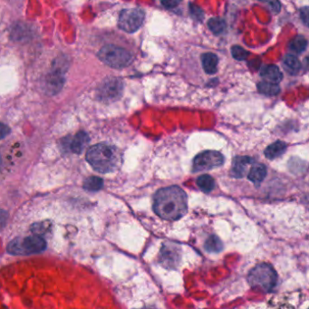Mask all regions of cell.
<instances>
[{
    "label": "cell",
    "mask_w": 309,
    "mask_h": 309,
    "mask_svg": "<svg viewBox=\"0 0 309 309\" xmlns=\"http://www.w3.org/2000/svg\"><path fill=\"white\" fill-rule=\"evenodd\" d=\"M47 249V242L42 237L28 236L26 238H16L8 243V253L12 256H29L42 253Z\"/></svg>",
    "instance_id": "4"
},
{
    "label": "cell",
    "mask_w": 309,
    "mask_h": 309,
    "mask_svg": "<svg viewBox=\"0 0 309 309\" xmlns=\"http://www.w3.org/2000/svg\"><path fill=\"white\" fill-rule=\"evenodd\" d=\"M52 224L50 222H36L34 224H32L31 230L32 233L35 236L42 237L43 235L48 233V231L51 229Z\"/></svg>",
    "instance_id": "23"
},
{
    "label": "cell",
    "mask_w": 309,
    "mask_h": 309,
    "mask_svg": "<svg viewBox=\"0 0 309 309\" xmlns=\"http://www.w3.org/2000/svg\"><path fill=\"white\" fill-rule=\"evenodd\" d=\"M144 11L141 8L123 9L119 16V28L127 33H135L143 26Z\"/></svg>",
    "instance_id": "6"
},
{
    "label": "cell",
    "mask_w": 309,
    "mask_h": 309,
    "mask_svg": "<svg viewBox=\"0 0 309 309\" xmlns=\"http://www.w3.org/2000/svg\"><path fill=\"white\" fill-rule=\"evenodd\" d=\"M260 76H261L263 79L265 80L264 82L275 83V84L280 83L282 79H283V75H282L281 72L279 70V68L275 64L266 65V67L262 68Z\"/></svg>",
    "instance_id": "11"
},
{
    "label": "cell",
    "mask_w": 309,
    "mask_h": 309,
    "mask_svg": "<svg viewBox=\"0 0 309 309\" xmlns=\"http://www.w3.org/2000/svg\"><path fill=\"white\" fill-rule=\"evenodd\" d=\"M179 3H180L179 1H168V0L162 1V4L166 8H174L177 5H179Z\"/></svg>",
    "instance_id": "29"
},
{
    "label": "cell",
    "mask_w": 309,
    "mask_h": 309,
    "mask_svg": "<svg viewBox=\"0 0 309 309\" xmlns=\"http://www.w3.org/2000/svg\"><path fill=\"white\" fill-rule=\"evenodd\" d=\"M223 163L224 157L220 152L215 151H203L197 155L193 160L192 171L200 172L213 170L215 168L222 166Z\"/></svg>",
    "instance_id": "7"
},
{
    "label": "cell",
    "mask_w": 309,
    "mask_h": 309,
    "mask_svg": "<svg viewBox=\"0 0 309 309\" xmlns=\"http://www.w3.org/2000/svg\"><path fill=\"white\" fill-rule=\"evenodd\" d=\"M88 143H89V136L84 131H80L74 137L70 144V148L75 153L78 154L83 151V149L87 145Z\"/></svg>",
    "instance_id": "14"
},
{
    "label": "cell",
    "mask_w": 309,
    "mask_h": 309,
    "mask_svg": "<svg viewBox=\"0 0 309 309\" xmlns=\"http://www.w3.org/2000/svg\"><path fill=\"white\" fill-rule=\"evenodd\" d=\"M231 54L234 58L238 61H243V60L246 59L249 56V52L238 46H235L231 48Z\"/></svg>",
    "instance_id": "25"
},
{
    "label": "cell",
    "mask_w": 309,
    "mask_h": 309,
    "mask_svg": "<svg viewBox=\"0 0 309 309\" xmlns=\"http://www.w3.org/2000/svg\"><path fill=\"white\" fill-rule=\"evenodd\" d=\"M306 47H307V41L303 36H296L290 41L289 46L290 50L296 54H301L305 51Z\"/></svg>",
    "instance_id": "21"
},
{
    "label": "cell",
    "mask_w": 309,
    "mask_h": 309,
    "mask_svg": "<svg viewBox=\"0 0 309 309\" xmlns=\"http://www.w3.org/2000/svg\"><path fill=\"white\" fill-rule=\"evenodd\" d=\"M86 160L96 171L109 173L119 169L122 164V154L114 145L98 143L89 148Z\"/></svg>",
    "instance_id": "2"
},
{
    "label": "cell",
    "mask_w": 309,
    "mask_h": 309,
    "mask_svg": "<svg viewBox=\"0 0 309 309\" xmlns=\"http://www.w3.org/2000/svg\"><path fill=\"white\" fill-rule=\"evenodd\" d=\"M123 83L118 78L104 80L100 85L97 95L103 102H115L119 99L123 94Z\"/></svg>",
    "instance_id": "8"
},
{
    "label": "cell",
    "mask_w": 309,
    "mask_h": 309,
    "mask_svg": "<svg viewBox=\"0 0 309 309\" xmlns=\"http://www.w3.org/2000/svg\"><path fill=\"white\" fill-rule=\"evenodd\" d=\"M267 175V168L263 164H257L251 168L248 178L255 184L261 183Z\"/></svg>",
    "instance_id": "16"
},
{
    "label": "cell",
    "mask_w": 309,
    "mask_h": 309,
    "mask_svg": "<svg viewBox=\"0 0 309 309\" xmlns=\"http://www.w3.org/2000/svg\"><path fill=\"white\" fill-rule=\"evenodd\" d=\"M258 90L259 93H261L263 95H269V96L277 95L280 93V87L278 86V84L268 83V82L258 83Z\"/></svg>",
    "instance_id": "22"
},
{
    "label": "cell",
    "mask_w": 309,
    "mask_h": 309,
    "mask_svg": "<svg viewBox=\"0 0 309 309\" xmlns=\"http://www.w3.org/2000/svg\"><path fill=\"white\" fill-rule=\"evenodd\" d=\"M190 14L192 15V17L194 19L198 20V21H202L204 18V12L202 10V8H198L195 5H190Z\"/></svg>",
    "instance_id": "26"
},
{
    "label": "cell",
    "mask_w": 309,
    "mask_h": 309,
    "mask_svg": "<svg viewBox=\"0 0 309 309\" xmlns=\"http://www.w3.org/2000/svg\"><path fill=\"white\" fill-rule=\"evenodd\" d=\"M208 27L216 35L222 34L226 28L225 21L220 17H212L208 22Z\"/></svg>",
    "instance_id": "24"
},
{
    "label": "cell",
    "mask_w": 309,
    "mask_h": 309,
    "mask_svg": "<svg viewBox=\"0 0 309 309\" xmlns=\"http://www.w3.org/2000/svg\"><path fill=\"white\" fill-rule=\"evenodd\" d=\"M202 67L209 75H214L218 71V56L213 53H206L202 56Z\"/></svg>",
    "instance_id": "13"
},
{
    "label": "cell",
    "mask_w": 309,
    "mask_h": 309,
    "mask_svg": "<svg viewBox=\"0 0 309 309\" xmlns=\"http://www.w3.org/2000/svg\"><path fill=\"white\" fill-rule=\"evenodd\" d=\"M252 163H253L252 159L246 157V156L235 158L233 162V168H232V174L234 177L242 178L246 172L247 167Z\"/></svg>",
    "instance_id": "12"
},
{
    "label": "cell",
    "mask_w": 309,
    "mask_h": 309,
    "mask_svg": "<svg viewBox=\"0 0 309 309\" xmlns=\"http://www.w3.org/2000/svg\"><path fill=\"white\" fill-rule=\"evenodd\" d=\"M103 187V179L96 177V176H92L86 179L83 183V189L88 191H98Z\"/></svg>",
    "instance_id": "20"
},
{
    "label": "cell",
    "mask_w": 309,
    "mask_h": 309,
    "mask_svg": "<svg viewBox=\"0 0 309 309\" xmlns=\"http://www.w3.org/2000/svg\"><path fill=\"white\" fill-rule=\"evenodd\" d=\"M197 185L203 192H210L215 188L214 179L208 174L202 175L197 179Z\"/></svg>",
    "instance_id": "19"
},
{
    "label": "cell",
    "mask_w": 309,
    "mask_h": 309,
    "mask_svg": "<svg viewBox=\"0 0 309 309\" xmlns=\"http://www.w3.org/2000/svg\"><path fill=\"white\" fill-rule=\"evenodd\" d=\"M10 129L5 123H0V140L4 139L7 135H9Z\"/></svg>",
    "instance_id": "28"
},
{
    "label": "cell",
    "mask_w": 309,
    "mask_h": 309,
    "mask_svg": "<svg viewBox=\"0 0 309 309\" xmlns=\"http://www.w3.org/2000/svg\"><path fill=\"white\" fill-rule=\"evenodd\" d=\"M0 167H1V158H0Z\"/></svg>",
    "instance_id": "31"
},
{
    "label": "cell",
    "mask_w": 309,
    "mask_h": 309,
    "mask_svg": "<svg viewBox=\"0 0 309 309\" xmlns=\"http://www.w3.org/2000/svg\"><path fill=\"white\" fill-rule=\"evenodd\" d=\"M308 8H304L301 10V18L304 21V23L305 25H307V22H308Z\"/></svg>",
    "instance_id": "30"
},
{
    "label": "cell",
    "mask_w": 309,
    "mask_h": 309,
    "mask_svg": "<svg viewBox=\"0 0 309 309\" xmlns=\"http://www.w3.org/2000/svg\"><path fill=\"white\" fill-rule=\"evenodd\" d=\"M187 195L178 186L163 188L155 193L153 210L166 220H178L187 213Z\"/></svg>",
    "instance_id": "1"
},
{
    "label": "cell",
    "mask_w": 309,
    "mask_h": 309,
    "mask_svg": "<svg viewBox=\"0 0 309 309\" xmlns=\"http://www.w3.org/2000/svg\"><path fill=\"white\" fill-rule=\"evenodd\" d=\"M283 64L285 71L289 72L291 75H296L301 69L300 61L293 55L285 56L283 59Z\"/></svg>",
    "instance_id": "17"
},
{
    "label": "cell",
    "mask_w": 309,
    "mask_h": 309,
    "mask_svg": "<svg viewBox=\"0 0 309 309\" xmlns=\"http://www.w3.org/2000/svg\"><path fill=\"white\" fill-rule=\"evenodd\" d=\"M204 249L209 253H219L223 250V244L218 236L211 235L207 238L204 244Z\"/></svg>",
    "instance_id": "18"
},
{
    "label": "cell",
    "mask_w": 309,
    "mask_h": 309,
    "mask_svg": "<svg viewBox=\"0 0 309 309\" xmlns=\"http://www.w3.org/2000/svg\"><path fill=\"white\" fill-rule=\"evenodd\" d=\"M286 150V144L284 142L278 141L276 143L270 144L265 150V156L270 160L278 158L285 153Z\"/></svg>",
    "instance_id": "15"
},
{
    "label": "cell",
    "mask_w": 309,
    "mask_h": 309,
    "mask_svg": "<svg viewBox=\"0 0 309 309\" xmlns=\"http://www.w3.org/2000/svg\"><path fill=\"white\" fill-rule=\"evenodd\" d=\"M8 220V212L0 209V231L4 230Z\"/></svg>",
    "instance_id": "27"
},
{
    "label": "cell",
    "mask_w": 309,
    "mask_h": 309,
    "mask_svg": "<svg viewBox=\"0 0 309 309\" xmlns=\"http://www.w3.org/2000/svg\"><path fill=\"white\" fill-rule=\"evenodd\" d=\"M181 259V248L174 243H165L160 253L161 264L169 270H174L178 267Z\"/></svg>",
    "instance_id": "9"
},
{
    "label": "cell",
    "mask_w": 309,
    "mask_h": 309,
    "mask_svg": "<svg viewBox=\"0 0 309 309\" xmlns=\"http://www.w3.org/2000/svg\"><path fill=\"white\" fill-rule=\"evenodd\" d=\"M98 57L103 63L116 69L126 68L134 61V56L130 52L115 45H107L101 48Z\"/></svg>",
    "instance_id": "5"
},
{
    "label": "cell",
    "mask_w": 309,
    "mask_h": 309,
    "mask_svg": "<svg viewBox=\"0 0 309 309\" xmlns=\"http://www.w3.org/2000/svg\"><path fill=\"white\" fill-rule=\"evenodd\" d=\"M64 83V76L63 72L60 68H55L53 71L47 76L45 81V88L48 94L56 95V93L62 89Z\"/></svg>",
    "instance_id": "10"
},
{
    "label": "cell",
    "mask_w": 309,
    "mask_h": 309,
    "mask_svg": "<svg viewBox=\"0 0 309 309\" xmlns=\"http://www.w3.org/2000/svg\"><path fill=\"white\" fill-rule=\"evenodd\" d=\"M142 309H153V308H142Z\"/></svg>",
    "instance_id": "32"
},
{
    "label": "cell",
    "mask_w": 309,
    "mask_h": 309,
    "mask_svg": "<svg viewBox=\"0 0 309 309\" xmlns=\"http://www.w3.org/2000/svg\"><path fill=\"white\" fill-rule=\"evenodd\" d=\"M248 281L252 290L268 293L277 285L278 274L272 266L262 263L250 270Z\"/></svg>",
    "instance_id": "3"
}]
</instances>
